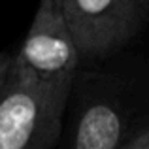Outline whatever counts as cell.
<instances>
[{"label": "cell", "mask_w": 149, "mask_h": 149, "mask_svg": "<svg viewBox=\"0 0 149 149\" xmlns=\"http://www.w3.org/2000/svg\"><path fill=\"white\" fill-rule=\"evenodd\" d=\"M66 149H123L149 127L146 95L108 77L74 79Z\"/></svg>", "instance_id": "1"}, {"label": "cell", "mask_w": 149, "mask_h": 149, "mask_svg": "<svg viewBox=\"0 0 149 149\" xmlns=\"http://www.w3.org/2000/svg\"><path fill=\"white\" fill-rule=\"evenodd\" d=\"M147 2H149V0H147Z\"/></svg>", "instance_id": "8"}, {"label": "cell", "mask_w": 149, "mask_h": 149, "mask_svg": "<svg viewBox=\"0 0 149 149\" xmlns=\"http://www.w3.org/2000/svg\"><path fill=\"white\" fill-rule=\"evenodd\" d=\"M11 66H13V55L0 53V89L6 83L8 76H10V72H11Z\"/></svg>", "instance_id": "5"}, {"label": "cell", "mask_w": 149, "mask_h": 149, "mask_svg": "<svg viewBox=\"0 0 149 149\" xmlns=\"http://www.w3.org/2000/svg\"><path fill=\"white\" fill-rule=\"evenodd\" d=\"M147 0H62L81 61H100L128 44L146 17Z\"/></svg>", "instance_id": "3"}, {"label": "cell", "mask_w": 149, "mask_h": 149, "mask_svg": "<svg viewBox=\"0 0 149 149\" xmlns=\"http://www.w3.org/2000/svg\"><path fill=\"white\" fill-rule=\"evenodd\" d=\"M15 61L45 79H76L81 57L62 4L40 0Z\"/></svg>", "instance_id": "4"}, {"label": "cell", "mask_w": 149, "mask_h": 149, "mask_svg": "<svg viewBox=\"0 0 149 149\" xmlns=\"http://www.w3.org/2000/svg\"><path fill=\"white\" fill-rule=\"evenodd\" d=\"M74 79H45L15 61L0 89V149H53Z\"/></svg>", "instance_id": "2"}, {"label": "cell", "mask_w": 149, "mask_h": 149, "mask_svg": "<svg viewBox=\"0 0 149 149\" xmlns=\"http://www.w3.org/2000/svg\"><path fill=\"white\" fill-rule=\"evenodd\" d=\"M123 149H149V127L142 132V134L136 136L134 140H130Z\"/></svg>", "instance_id": "6"}, {"label": "cell", "mask_w": 149, "mask_h": 149, "mask_svg": "<svg viewBox=\"0 0 149 149\" xmlns=\"http://www.w3.org/2000/svg\"><path fill=\"white\" fill-rule=\"evenodd\" d=\"M55 2H58V4H62V0H55Z\"/></svg>", "instance_id": "7"}]
</instances>
